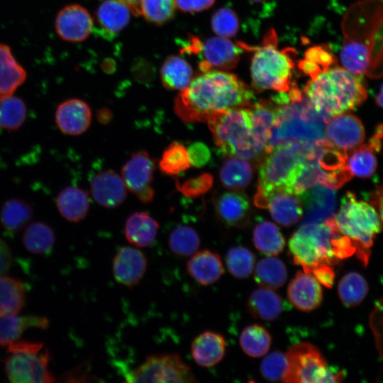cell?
Listing matches in <instances>:
<instances>
[{
    "label": "cell",
    "instance_id": "obj_1",
    "mask_svg": "<svg viewBox=\"0 0 383 383\" xmlns=\"http://www.w3.org/2000/svg\"><path fill=\"white\" fill-rule=\"evenodd\" d=\"M340 60L352 74L382 76V1L361 0L351 5L342 21Z\"/></svg>",
    "mask_w": 383,
    "mask_h": 383
},
{
    "label": "cell",
    "instance_id": "obj_2",
    "mask_svg": "<svg viewBox=\"0 0 383 383\" xmlns=\"http://www.w3.org/2000/svg\"><path fill=\"white\" fill-rule=\"evenodd\" d=\"M252 91L236 75L211 70L192 79L174 99V109L184 122H206L212 113L250 105Z\"/></svg>",
    "mask_w": 383,
    "mask_h": 383
},
{
    "label": "cell",
    "instance_id": "obj_3",
    "mask_svg": "<svg viewBox=\"0 0 383 383\" xmlns=\"http://www.w3.org/2000/svg\"><path fill=\"white\" fill-rule=\"evenodd\" d=\"M306 99L326 122L353 109L367 98L362 77L335 65L310 78L304 88Z\"/></svg>",
    "mask_w": 383,
    "mask_h": 383
},
{
    "label": "cell",
    "instance_id": "obj_4",
    "mask_svg": "<svg viewBox=\"0 0 383 383\" xmlns=\"http://www.w3.org/2000/svg\"><path fill=\"white\" fill-rule=\"evenodd\" d=\"M250 105L215 112L206 123L216 148L225 156L254 159L265 152L266 141L256 132Z\"/></svg>",
    "mask_w": 383,
    "mask_h": 383
},
{
    "label": "cell",
    "instance_id": "obj_5",
    "mask_svg": "<svg viewBox=\"0 0 383 383\" xmlns=\"http://www.w3.org/2000/svg\"><path fill=\"white\" fill-rule=\"evenodd\" d=\"M333 216L322 223L304 224L292 235L289 249L294 262L311 274L314 270L331 266L341 260L340 233Z\"/></svg>",
    "mask_w": 383,
    "mask_h": 383
},
{
    "label": "cell",
    "instance_id": "obj_6",
    "mask_svg": "<svg viewBox=\"0 0 383 383\" xmlns=\"http://www.w3.org/2000/svg\"><path fill=\"white\" fill-rule=\"evenodd\" d=\"M325 124L324 119L314 111L306 97L301 101L277 104L265 152L279 145L313 143L326 139Z\"/></svg>",
    "mask_w": 383,
    "mask_h": 383
},
{
    "label": "cell",
    "instance_id": "obj_7",
    "mask_svg": "<svg viewBox=\"0 0 383 383\" xmlns=\"http://www.w3.org/2000/svg\"><path fill=\"white\" fill-rule=\"evenodd\" d=\"M333 219L338 231L353 244L357 257L366 265L370 249L382 228V217L377 211L370 202L358 200L348 192Z\"/></svg>",
    "mask_w": 383,
    "mask_h": 383
},
{
    "label": "cell",
    "instance_id": "obj_8",
    "mask_svg": "<svg viewBox=\"0 0 383 383\" xmlns=\"http://www.w3.org/2000/svg\"><path fill=\"white\" fill-rule=\"evenodd\" d=\"M254 52L250 66L252 86L257 91L267 89L287 92L292 87L294 62L288 48H278L275 31L270 29L262 43L250 48Z\"/></svg>",
    "mask_w": 383,
    "mask_h": 383
},
{
    "label": "cell",
    "instance_id": "obj_9",
    "mask_svg": "<svg viewBox=\"0 0 383 383\" xmlns=\"http://www.w3.org/2000/svg\"><path fill=\"white\" fill-rule=\"evenodd\" d=\"M311 144H282L267 152L259 168L255 195L263 196L276 191L290 193L292 180Z\"/></svg>",
    "mask_w": 383,
    "mask_h": 383
},
{
    "label": "cell",
    "instance_id": "obj_10",
    "mask_svg": "<svg viewBox=\"0 0 383 383\" xmlns=\"http://www.w3.org/2000/svg\"><path fill=\"white\" fill-rule=\"evenodd\" d=\"M7 353L4 364L9 383H55L48 368L50 353L42 343L17 340L8 345Z\"/></svg>",
    "mask_w": 383,
    "mask_h": 383
},
{
    "label": "cell",
    "instance_id": "obj_11",
    "mask_svg": "<svg viewBox=\"0 0 383 383\" xmlns=\"http://www.w3.org/2000/svg\"><path fill=\"white\" fill-rule=\"evenodd\" d=\"M124 383H199L192 369L177 353L149 355L129 373Z\"/></svg>",
    "mask_w": 383,
    "mask_h": 383
},
{
    "label": "cell",
    "instance_id": "obj_12",
    "mask_svg": "<svg viewBox=\"0 0 383 383\" xmlns=\"http://www.w3.org/2000/svg\"><path fill=\"white\" fill-rule=\"evenodd\" d=\"M285 355L287 365L282 383H306L328 366L319 350L308 342L292 346Z\"/></svg>",
    "mask_w": 383,
    "mask_h": 383
},
{
    "label": "cell",
    "instance_id": "obj_13",
    "mask_svg": "<svg viewBox=\"0 0 383 383\" xmlns=\"http://www.w3.org/2000/svg\"><path fill=\"white\" fill-rule=\"evenodd\" d=\"M155 162L145 150L134 152L121 170L122 179L131 192L143 203L152 202L155 191L152 187Z\"/></svg>",
    "mask_w": 383,
    "mask_h": 383
},
{
    "label": "cell",
    "instance_id": "obj_14",
    "mask_svg": "<svg viewBox=\"0 0 383 383\" xmlns=\"http://www.w3.org/2000/svg\"><path fill=\"white\" fill-rule=\"evenodd\" d=\"M326 139L336 148L347 152L364 141L365 129L360 120L351 113H343L328 119L324 128Z\"/></svg>",
    "mask_w": 383,
    "mask_h": 383
},
{
    "label": "cell",
    "instance_id": "obj_15",
    "mask_svg": "<svg viewBox=\"0 0 383 383\" xmlns=\"http://www.w3.org/2000/svg\"><path fill=\"white\" fill-rule=\"evenodd\" d=\"M55 27L60 38L65 41L77 43L84 40L94 28V21L89 11L78 4H71L57 13Z\"/></svg>",
    "mask_w": 383,
    "mask_h": 383
},
{
    "label": "cell",
    "instance_id": "obj_16",
    "mask_svg": "<svg viewBox=\"0 0 383 383\" xmlns=\"http://www.w3.org/2000/svg\"><path fill=\"white\" fill-rule=\"evenodd\" d=\"M255 204L268 209L272 218L285 227L297 223L303 215V205L297 195L276 191L263 196H255Z\"/></svg>",
    "mask_w": 383,
    "mask_h": 383
},
{
    "label": "cell",
    "instance_id": "obj_17",
    "mask_svg": "<svg viewBox=\"0 0 383 383\" xmlns=\"http://www.w3.org/2000/svg\"><path fill=\"white\" fill-rule=\"evenodd\" d=\"M147 267V258L141 250L131 246H121L113 257L112 272L116 282L133 288L143 279Z\"/></svg>",
    "mask_w": 383,
    "mask_h": 383
},
{
    "label": "cell",
    "instance_id": "obj_18",
    "mask_svg": "<svg viewBox=\"0 0 383 383\" xmlns=\"http://www.w3.org/2000/svg\"><path fill=\"white\" fill-rule=\"evenodd\" d=\"M204 61L200 69L203 72L211 70V68L228 71L237 65L242 48L228 38L212 37L207 39L202 46Z\"/></svg>",
    "mask_w": 383,
    "mask_h": 383
},
{
    "label": "cell",
    "instance_id": "obj_19",
    "mask_svg": "<svg viewBox=\"0 0 383 383\" xmlns=\"http://www.w3.org/2000/svg\"><path fill=\"white\" fill-rule=\"evenodd\" d=\"M90 189L95 201L107 209L120 206L127 196L122 177L111 170L96 173L90 180Z\"/></svg>",
    "mask_w": 383,
    "mask_h": 383
},
{
    "label": "cell",
    "instance_id": "obj_20",
    "mask_svg": "<svg viewBox=\"0 0 383 383\" xmlns=\"http://www.w3.org/2000/svg\"><path fill=\"white\" fill-rule=\"evenodd\" d=\"M91 111L83 100L70 99L61 103L55 111V123L63 133L79 135L89 127Z\"/></svg>",
    "mask_w": 383,
    "mask_h": 383
},
{
    "label": "cell",
    "instance_id": "obj_21",
    "mask_svg": "<svg viewBox=\"0 0 383 383\" xmlns=\"http://www.w3.org/2000/svg\"><path fill=\"white\" fill-rule=\"evenodd\" d=\"M289 302L302 311H311L320 306L323 292L320 283L311 274L299 271L287 289Z\"/></svg>",
    "mask_w": 383,
    "mask_h": 383
},
{
    "label": "cell",
    "instance_id": "obj_22",
    "mask_svg": "<svg viewBox=\"0 0 383 383\" xmlns=\"http://www.w3.org/2000/svg\"><path fill=\"white\" fill-rule=\"evenodd\" d=\"M215 211L218 219L226 226L243 228L250 220V202L240 191L227 192L218 196Z\"/></svg>",
    "mask_w": 383,
    "mask_h": 383
},
{
    "label": "cell",
    "instance_id": "obj_23",
    "mask_svg": "<svg viewBox=\"0 0 383 383\" xmlns=\"http://www.w3.org/2000/svg\"><path fill=\"white\" fill-rule=\"evenodd\" d=\"M226 347V340L222 334L213 331H205L192 340L191 355L198 365L209 368L223 360Z\"/></svg>",
    "mask_w": 383,
    "mask_h": 383
},
{
    "label": "cell",
    "instance_id": "obj_24",
    "mask_svg": "<svg viewBox=\"0 0 383 383\" xmlns=\"http://www.w3.org/2000/svg\"><path fill=\"white\" fill-rule=\"evenodd\" d=\"M187 272L189 277L202 286L216 282L224 272L220 255L210 250L197 251L187 263Z\"/></svg>",
    "mask_w": 383,
    "mask_h": 383
},
{
    "label": "cell",
    "instance_id": "obj_25",
    "mask_svg": "<svg viewBox=\"0 0 383 383\" xmlns=\"http://www.w3.org/2000/svg\"><path fill=\"white\" fill-rule=\"evenodd\" d=\"M131 9L119 0H105L99 6L96 19L101 35L112 38L123 29L131 18Z\"/></svg>",
    "mask_w": 383,
    "mask_h": 383
},
{
    "label": "cell",
    "instance_id": "obj_26",
    "mask_svg": "<svg viewBox=\"0 0 383 383\" xmlns=\"http://www.w3.org/2000/svg\"><path fill=\"white\" fill-rule=\"evenodd\" d=\"M159 228L158 222L149 213L135 211L126 221L124 235L131 245L137 248H147L154 243Z\"/></svg>",
    "mask_w": 383,
    "mask_h": 383
},
{
    "label": "cell",
    "instance_id": "obj_27",
    "mask_svg": "<svg viewBox=\"0 0 383 383\" xmlns=\"http://www.w3.org/2000/svg\"><path fill=\"white\" fill-rule=\"evenodd\" d=\"M55 203L58 211L64 218L71 223H78L87 216L90 199L84 189L70 186L57 194Z\"/></svg>",
    "mask_w": 383,
    "mask_h": 383
},
{
    "label": "cell",
    "instance_id": "obj_28",
    "mask_svg": "<svg viewBox=\"0 0 383 383\" xmlns=\"http://www.w3.org/2000/svg\"><path fill=\"white\" fill-rule=\"evenodd\" d=\"M298 196L306 208L309 218H327L333 216L336 205V195L333 189L316 184Z\"/></svg>",
    "mask_w": 383,
    "mask_h": 383
},
{
    "label": "cell",
    "instance_id": "obj_29",
    "mask_svg": "<svg viewBox=\"0 0 383 383\" xmlns=\"http://www.w3.org/2000/svg\"><path fill=\"white\" fill-rule=\"evenodd\" d=\"M49 323L47 317L38 315L0 316V345L8 346L18 340L30 328L46 329Z\"/></svg>",
    "mask_w": 383,
    "mask_h": 383
},
{
    "label": "cell",
    "instance_id": "obj_30",
    "mask_svg": "<svg viewBox=\"0 0 383 383\" xmlns=\"http://www.w3.org/2000/svg\"><path fill=\"white\" fill-rule=\"evenodd\" d=\"M26 78V72L6 45L0 43V100L13 95Z\"/></svg>",
    "mask_w": 383,
    "mask_h": 383
},
{
    "label": "cell",
    "instance_id": "obj_31",
    "mask_svg": "<svg viewBox=\"0 0 383 383\" xmlns=\"http://www.w3.org/2000/svg\"><path fill=\"white\" fill-rule=\"evenodd\" d=\"M248 310L255 318L264 321H273L282 313V299L272 289L261 287L250 295Z\"/></svg>",
    "mask_w": 383,
    "mask_h": 383
},
{
    "label": "cell",
    "instance_id": "obj_32",
    "mask_svg": "<svg viewBox=\"0 0 383 383\" xmlns=\"http://www.w3.org/2000/svg\"><path fill=\"white\" fill-rule=\"evenodd\" d=\"M219 171L223 186L231 190L239 191L247 187L253 175L252 164L245 158L226 156Z\"/></svg>",
    "mask_w": 383,
    "mask_h": 383
},
{
    "label": "cell",
    "instance_id": "obj_33",
    "mask_svg": "<svg viewBox=\"0 0 383 383\" xmlns=\"http://www.w3.org/2000/svg\"><path fill=\"white\" fill-rule=\"evenodd\" d=\"M161 80L168 90L182 91L193 79V70L188 62L179 56L167 57L161 67Z\"/></svg>",
    "mask_w": 383,
    "mask_h": 383
},
{
    "label": "cell",
    "instance_id": "obj_34",
    "mask_svg": "<svg viewBox=\"0 0 383 383\" xmlns=\"http://www.w3.org/2000/svg\"><path fill=\"white\" fill-rule=\"evenodd\" d=\"M26 301V289L15 278L0 276V316L18 314Z\"/></svg>",
    "mask_w": 383,
    "mask_h": 383
},
{
    "label": "cell",
    "instance_id": "obj_35",
    "mask_svg": "<svg viewBox=\"0 0 383 383\" xmlns=\"http://www.w3.org/2000/svg\"><path fill=\"white\" fill-rule=\"evenodd\" d=\"M33 209L29 204L19 199L7 200L0 211V223L9 233L21 231L32 219Z\"/></svg>",
    "mask_w": 383,
    "mask_h": 383
},
{
    "label": "cell",
    "instance_id": "obj_36",
    "mask_svg": "<svg viewBox=\"0 0 383 383\" xmlns=\"http://www.w3.org/2000/svg\"><path fill=\"white\" fill-rule=\"evenodd\" d=\"M22 242L26 249L33 255L48 254L55 243V233L47 223L33 222L26 228Z\"/></svg>",
    "mask_w": 383,
    "mask_h": 383
},
{
    "label": "cell",
    "instance_id": "obj_37",
    "mask_svg": "<svg viewBox=\"0 0 383 383\" xmlns=\"http://www.w3.org/2000/svg\"><path fill=\"white\" fill-rule=\"evenodd\" d=\"M255 246L267 255H277L285 246L284 238L273 223L262 221L257 223L252 233Z\"/></svg>",
    "mask_w": 383,
    "mask_h": 383
},
{
    "label": "cell",
    "instance_id": "obj_38",
    "mask_svg": "<svg viewBox=\"0 0 383 383\" xmlns=\"http://www.w3.org/2000/svg\"><path fill=\"white\" fill-rule=\"evenodd\" d=\"M200 245L201 239L198 232L189 226H177L169 235V248L174 255L179 257H191L198 251Z\"/></svg>",
    "mask_w": 383,
    "mask_h": 383
},
{
    "label": "cell",
    "instance_id": "obj_39",
    "mask_svg": "<svg viewBox=\"0 0 383 383\" xmlns=\"http://www.w3.org/2000/svg\"><path fill=\"white\" fill-rule=\"evenodd\" d=\"M287 271L282 260L275 257L261 259L255 269V279L261 287L277 289L287 279Z\"/></svg>",
    "mask_w": 383,
    "mask_h": 383
},
{
    "label": "cell",
    "instance_id": "obj_40",
    "mask_svg": "<svg viewBox=\"0 0 383 383\" xmlns=\"http://www.w3.org/2000/svg\"><path fill=\"white\" fill-rule=\"evenodd\" d=\"M239 343L246 355L252 357H259L268 352L272 338L263 326L253 324L248 326L242 331Z\"/></svg>",
    "mask_w": 383,
    "mask_h": 383
},
{
    "label": "cell",
    "instance_id": "obj_41",
    "mask_svg": "<svg viewBox=\"0 0 383 383\" xmlns=\"http://www.w3.org/2000/svg\"><path fill=\"white\" fill-rule=\"evenodd\" d=\"M365 279L357 272H349L339 282L338 292L343 304L347 307H354L363 301L368 292Z\"/></svg>",
    "mask_w": 383,
    "mask_h": 383
},
{
    "label": "cell",
    "instance_id": "obj_42",
    "mask_svg": "<svg viewBox=\"0 0 383 383\" xmlns=\"http://www.w3.org/2000/svg\"><path fill=\"white\" fill-rule=\"evenodd\" d=\"M26 115L27 108L21 98L11 95L0 100V131L18 130L26 121Z\"/></svg>",
    "mask_w": 383,
    "mask_h": 383
},
{
    "label": "cell",
    "instance_id": "obj_43",
    "mask_svg": "<svg viewBox=\"0 0 383 383\" xmlns=\"http://www.w3.org/2000/svg\"><path fill=\"white\" fill-rule=\"evenodd\" d=\"M337 59L326 47L314 46L305 52L304 58L299 64V68L310 78L323 70L337 65Z\"/></svg>",
    "mask_w": 383,
    "mask_h": 383
},
{
    "label": "cell",
    "instance_id": "obj_44",
    "mask_svg": "<svg viewBox=\"0 0 383 383\" xmlns=\"http://www.w3.org/2000/svg\"><path fill=\"white\" fill-rule=\"evenodd\" d=\"M346 165L352 174L360 177H370L377 169L374 150L368 145H361L347 156Z\"/></svg>",
    "mask_w": 383,
    "mask_h": 383
},
{
    "label": "cell",
    "instance_id": "obj_45",
    "mask_svg": "<svg viewBox=\"0 0 383 383\" xmlns=\"http://www.w3.org/2000/svg\"><path fill=\"white\" fill-rule=\"evenodd\" d=\"M191 166L187 148L178 142L172 143L163 152L159 162L160 170L165 174H178Z\"/></svg>",
    "mask_w": 383,
    "mask_h": 383
},
{
    "label": "cell",
    "instance_id": "obj_46",
    "mask_svg": "<svg viewBox=\"0 0 383 383\" xmlns=\"http://www.w3.org/2000/svg\"><path fill=\"white\" fill-rule=\"evenodd\" d=\"M255 260L254 254L240 245L231 248L226 255V264L229 272L238 279L247 278L252 274Z\"/></svg>",
    "mask_w": 383,
    "mask_h": 383
},
{
    "label": "cell",
    "instance_id": "obj_47",
    "mask_svg": "<svg viewBox=\"0 0 383 383\" xmlns=\"http://www.w3.org/2000/svg\"><path fill=\"white\" fill-rule=\"evenodd\" d=\"M174 0H141L140 14L150 22L162 24L169 21L175 11Z\"/></svg>",
    "mask_w": 383,
    "mask_h": 383
},
{
    "label": "cell",
    "instance_id": "obj_48",
    "mask_svg": "<svg viewBox=\"0 0 383 383\" xmlns=\"http://www.w3.org/2000/svg\"><path fill=\"white\" fill-rule=\"evenodd\" d=\"M211 27L218 36L229 38L237 34L239 30V19L233 9L222 7L213 14Z\"/></svg>",
    "mask_w": 383,
    "mask_h": 383
},
{
    "label": "cell",
    "instance_id": "obj_49",
    "mask_svg": "<svg viewBox=\"0 0 383 383\" xmlns=\"http://www.w3.org/2000/svg\"><path fill=\"white\" fill-rule=\"evenodd\" d=\"M213 183V176L206 172L183 182L177 181L176 187L184 196L193 199L206 193L211 188Z\"/></svg>",
    "mask_w": 383,
    "mask_h": 383
},
{
    "label": "cell",
    "instance_id": "obj_50",
    "mask_svg": "<svg viewBox=\"0 0 383 383\" xmlns=\"http://www.w3.org/2000/svg\"><path fill=\"white\" fill-rule=\"evenodd\" d=\"M286 355L281 352H272L261 362L260 372L268 381L280 380L286 368Z\"/></svg>",
    "mask_w": 383,
    "mask_h": 383
},
{
    "label": "cell",
    "instance_id": "obj_51",
    "mask_svg": "<svg viewBox=\"0 0 383 383\" xmlns=\"http://www.w3.org/2000/svg\"><path fill=\"white\" fill-rule=\"evenodd\" d=\"M187 150L190 164L194 167H203L211 159L210 150L204 143L194 142Z\"/></svg>",
    "mask_w": 383,
    "mask_h": 383
},
{
    "label": "cell",
    "instance_id": "obj_52",
    "mask_svg": "<svg viewBox=\"0 0 383 383\" xmlns=\"http://www.w3.org/2000/svg\"><path fill=\"white\" fill-rule=\"evenodd\" d=\"M345 370H335L328 366L315 375L306 383H343Z\"/></svg>",
    "mask_w": 383,
    "mask_h": 383
},
{
    "label": "cell",
    "instance_id": "obj_53",
    "mask_svg": "<svg viewBox=\"0 0 383 383\" xmlns=\"http://www.w3.org/2000/svg\"><path fill=\"white\" fill-rule=\"evenodd\" d=\"M176 7L185 12H199L209 9L215 0H174Z\"/></svg>",
    "mask_w": 383,
    "mask_h": 383
},
{
    "label": "cell",
    "instance_id": "obj_54",
    "mask_svg": "<svg viewBox=\"0 0 383 383\" xmlns=\"http://www.w3.org/2000/svg\"><path fill=\"white\" fill-rule=\"evenodd\" d=\"M312 274L321 284L331 288L335 279V272L333 267L323 266L314 270Z\"/></svg>",
    "mask_w": 383,
    "mask_h": 383
},
{
    "label": "cell",
    "instance_id": "obj_55",
    "mask_svg": "<svg viewBox=\"0 0 383 383\" xmlns=\"http://www.w3.org/2000/svg\"><path fill=\"white\" fill-rule=\"evenodd\" d=\"M12 263V254L6 243L0 238V276L10 269Z\"/></svg>",
    "mask_w": 383,
    "mask_h": 383
},
{
    "label": "cell",
    "instance_id": "obj_56",
    "mask_svg": "<svg viewBox=\"0 0 383 383\" xmlns=\"http://www.w3.org/2000/svg\"><path fill=\"white\" fill-rule=\"evenodd\" d=\"M371 324L372 328L375 336L376 341L377 342V345L381 346V333L382 331L378 329V326H382V301H379V303L375 306L374 310L372 311L371 316Z\"/></svg>",
    "mask_w": 383,
    "mask_h": 383
},
{
    "label": "cell",
    "instance_id": "obj_57",
    "mask_svg": "<svg viewBox=\"0 0 383 383\" xmlns=\"http://www.w3.org/2000/svg\"><path fill=\"white\" fill-rule=\"evenodd\" d=\"M382 136V126L379 124L374 131V133L369 140L368 145L376 152H379L381 148V141Z\"/></svg>",
    "mask_w": 383,
    "mask_h": 383
},
{
    "label": "cell",
    "instance_id": "obj_58",
    "mask_svg": "<svg viewBox=\"0 0 383 383\" xmlns=\"http://www.w3.org/2000/svg\"><path fill=\"white\" fill-rule=\"evenodd\" d=\"M69 380L70 383H100L94 376L87 374H81L78 377L72 376Z\"/></svg>",
    "mask_w": 383,
    "mask_h": 383
},
{
    "label": "cell",
    "instance_id": "obj_59",
    "mask_svg": "<svg viewBox=\"0 0 383 383\" xmlns=\"http://www.w3.org/2000/svg\"><path fill=\"white\" fill-rule=\"evenodd\" d=\"M126 4L131 11L135 14H140V1L141 0H119Z\"/></svg>",
    "mask_w": 383,
    "mask_h": 383
},
{
    "label": "cell",
    "instance_id": "obj_60",
    "mask_svg": "<svg viewBox=\"0 0 383 383\" xmlns=\"http://www.w3.org/2000/svg\"><path fill=\"white\" fill-rule=\"evenodd\" d=\"M98 120L103 123H107L111 118V112L107 109H101L97 113Z\"/></svg>",
    "mask_w": 383,
    "mask_h": 383
},
{
    "label": "cell",
    "instance_id": "obj_61",
    "mask_svg": "<svg viewBox=\"0 0 383 383\" xmlns=\"http://www.w3.org/2000/svg\"><path fill=\"white\" fill-rule=\"evenodd\" d=\"M375 98H376L377 104L379 107H382V84L379 87V92L377 94Z\"/></svg>",
    "mask_w": 383,
    "mask_h": 383
},
{
    "label": "cell",
    "instance_id": "obj_62",
    "mask_svg": "<svg viewBox=\"0 0 383 383\" xmlns=\"http://www.w3.org/2000/svg\"><path fill=\"white\" fill-rule=\"evenodd\" d=\"M251 1H253V2H262V1H265L266 0H250Z\"/></svg>",
    "mask_w": 383,
    "mask_h": 383
},
{
    "label": "cell",
    "instance_id": "obj_63",
    "mask_svg": "<svg viewBox=\"0 0 383 383\" xmlns=\"http://www.w3.org/2000/svg\"><path fill=\"white\" fill-rule=\"evenodd\" d=\"M248 383H255L253 380H250Z\"/></svg>",
    "mask_w": 383,
    "mask_h": 383
}]
</instances>
